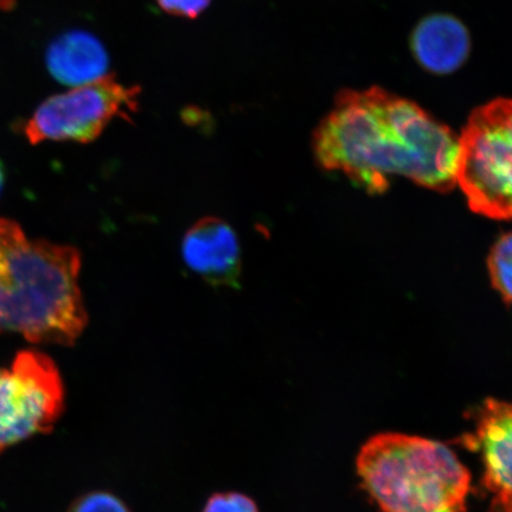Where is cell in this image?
<instances>
[{"mask_svg":"<svg viewBox=\"0 0 512 512\" xmlns=\"http://www.w3.org/2000/svg\"><path fill=\"white\" fill-rule=\"evenodd\" d=\"M458 137L414 102L381 88L345 91L313 136V151L325 170L342 171L380 194L389 176L448 192L456 185Z\"/></svg>","mask_w":512,"mask_h":512,"instance_id":"6da1fadb","label":"cell"},{"mask_svg":"<svg viewBox=\"0 0 512 512\" xmlns=\"http://www.w3.org/2000/svg\"><path fill=\"white\" fill-rule=\"evenodd\" d=\"M80 270L78 249L31 240L16 222L0 219V332L73 345L88 322Z\"/></svg>","mask_w":512,"mask_h":512,"instance_id":"7a4b0ae2","label":"cell"},{"mask_svg":"<svg viewBox=\"0 0 512 512\" xmlns=\"http://www.w3.org/2000/svg\"><path fill=\"white\" fill-rule=\"evenodd\" d=\"M357 471L382 512H466L470 473L438 441L375 435L358 454Z\"/></svg>","mask_w":512,"mask_h":512,"instance_id":"3957f363","label":"cell"},{"mask_svg":"<svg viewBox=\"0 0 512 512\" xmlns=\"http://www.w3.org/2000/svg\"><path fill=\"white\" fill-rule=\"evenodd\" d=\"M456 184L476 214L512 220V100L497 99L471 114L458 137Z\"/></svg>","mask_w":512,"mask_h":512,"instance_id":"277c9868","label":"cell"},{"mask_svg":"<svg viewBox=\"0 0 512 512\" xmlns=\"http://www.w3.org/2000/svg\"><path fill=\"white\" fill-rule=\"evenodd\" d=\"M140 89L112 76L75 87L42 102L24 124L31 144L91 143L115 118L130 120L138 111Z\"/></svg>","mask_w":512,"mask_h":512,"instance_id":"5b68a950","label":"cell"},{"mask_svg":"<svg viewBox=\"0 0 512 512\" xmlns=\"http://www.w3.org/2000/svg\"><path fill=\"white\" fill-rule=\"evenodd\" d=\"M64 409L60 371L37 350L18 352L0 369V453L37 434L49 433Z\"/></svg>","mask_w":512,"mask_h":512,"instance_id":"8992f818","label":"cell"},{"mask_svg":"<svg viewBox=\"0 0 512 512\" xmlns=\"http://www.w3.org/2000/svg\"><path fill=\"white\" fill-rule=\"evenodd\" d=\"M182 254L190 270L209 284L236 286L241 274L238 236L226 221L206 217L184 235Z\"/></svg>","mask_w":512,"mask_h":512,"instance_id":"52a82bcc","label":"cell"},{"mask_svg":"<svg viewBox=\"0 0 512 512\" xmlns=\"http://www.w3.org/2000/svg\"><path fill=\"white\" fill-rule=\"evenodd\" d=\"M473 444L482 453L486 488L496 497H512V402L484 401Z\"/></svg>","mask_w":512,"mask_h":512,"instance_id":"ba28073f","label":"cell"},{"mask_svg":"<svg viewBox=\"0 0 512 512\" xmlns=\"http://www.w3.org/2000/svg\"><path fill=\"white\" fill-rule=\"evenodd\" d=\"M48 69L63 85L79 87L105 78L108 55L98 38L85 31H69L50 44Z\"/></svg>","mask_w":512,"mask_h":512,"instance_id":"9c48e42d","label":"cell"},{"mask_svg":"<svg viewBox=\"0 0 512 512\" xmlns=\"http://www.w3.org/2000/svg\"><path fill=\"white\" fill-rule=\"evenodd\" d=\"M470 36L458 19L435 15L424 19L412 36V49L422 67L435 74H447L465 62Z\"/></svg>","mask_w":512,"mask_h":512,"instance_id":"30bf717a","label":"cell"},{"mask_svg":"<svg viewBox=\"0 0 512 512\" xmlns=\"http://www.w3.org/2000/svg\"><path fill=\"white\" fill-rule=\"evenodd\" d=\"M492 285L505 303L512 304V232L496 242L489 256Z\"/></svg>","mask_w":512,"mask_h":512,"instance_id":"8fae6325","label":"cell"},{"mask_svg":"<svg viewBox=\"0 0 512 512\" xmlns=\"http://www.w3.org/2000/svg\"><path fill=\"white\" fill-rule=\"evenodd\" d=\"M68 512H131L126 504L110 492H91L76 501Z\"/></svg>","mask_w":512,"mask_h":512,"instance_id":"7c38bea8","label":"cell"},{"mask_svg":"<svg viewBox=\"0 0 512 512\" xmlns=\"http://www.w3.org/2000/svg\"><path fill=\"white\" fill-rule=\"evenodd\" d=\"M202 512H259V509L252 498L238 492H226L211 496Z\"/></svg>","mask_w":512,"mask_h":512,"instance_id":"4fadbf2b","label":"cell"},{"mask_svg":"<svg viewBox=\"0 0 512 512\" xmlns=\"http://www.w3.org/2000/svg\"><path fill=\"white\" fill-rule=\"evenodd\" d=\"M211 0H157L158 5L171 15L197 18L206 10Z\"/></svg>","mask_w":512,"mask_h":512,"instance_id":"5bb4252c","label":"cell"},{"mask_svg":"<svg viewBox=\"0 0 512 512\" xmlns=\"http://www.w3.org/2000/svg\"><path fill=\"white\" fill-rule=\"evenodd\" d=\"M489 512H512V497H496Z\"/></svg>","mask_w":512,"mask_h":512,"instance_id":"9a60e30c","label":"cell"},{"mask_svg":"<svg viewBox=\"0 0 512 512\" xmlns=\"http://www.w3.org/2000/svg\"><path fill=\"white\" fill-rule=\"evenodd\" d=\"M5 179H6L5 169H4L3 163L0 162V195H2V192L4 190Z\"/></svg>","mask_w":512,"mask_h":512,"instance_id":"2e32d148","label":"cell"}]
</instances>
